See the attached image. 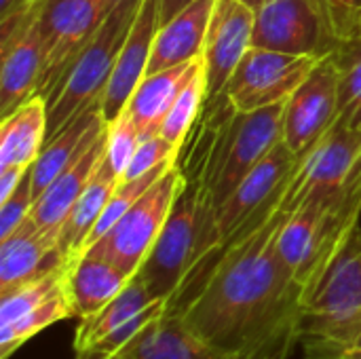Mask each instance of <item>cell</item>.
<instances>
[{"instance_id":"32","label":"cell","mask_w":361,"mask_h":359,"mask_svg":"<svg viewBox=\"0 0 361 359\" xmlns=\"http://www.w3.org/2000/svg\"><path fill=\"white\" fill-rule=\"evenodd\" d=\"M32 207H34V197H32L30 174H27L19 184V188L4 203H0V241L13 235L30 218Z\"/></svg>"},{"instance_id":"19","label":"cell","mask_w":361,"mask_h":359,"mask_svg":"<svg viewBox=\"0 0 361 359\" xmlns=\"http://www.w3.org/2000/svg\"><path fill=\"white\" fill-rule=\"evenodd\" d=\"M0 118L36 95L42 72V36L38 19L15 40L0 47Z\"/></svg>"},{"instance_id":"29","label":"cell","mask_w":361,"mask_h":359,"mask_svg":"<svg viewBox=\"0 0 361 359\" xmlns=\"http://www.w3.org/2000/svg\"><path fill=\"white\" fill-rule=\"evenodd\" d=\"M173 163H167V165H163V167H157V169H152V171H148V174H144V176H140V178H133V180H121L118 182V186L114 188V193H112V197H110V201H108V205L104 207V214H102V218H99V222L95 224V229H93V233H91V237H89V241H87V248H85V252L95 243V241H99L144 195H146V190L171 167Z\"/></svg>"},{"instance_id":"25","label":"cell","mask_w":361,"mask_h":359,"mask_svg":"<svg viewBox=\"0 0 361 359\" xmlns=\"http://www.w3.org/2000/svg\"><path fill=\"white\" fill-rule=\"evenodd\" d=\"M157 303H163V300L154 298L148 292V288L144 286V281L137 275H133L131 281L123 288V292L118 296H114L106 307H102L97 313L89 315L85 320H78L74 349L99 341L102 336L125 326L127 322H131L133 317H137L140 313H144L146 309H150Z\"/></svg>"},{"instance_id":"14","label":"cell","mask_w":361,"mask_h":359,"mask_svg":"<svg viewBox=\"0 0 361 359\" xmlns=\"http://www.w3.org/2000/svg\"><path fill=\"white\" fill-rule=\"evenodd\" d=\"M161 23V0H140L133 23L123 40L114 72L99 102V110L106 123L114 121L125 110L131 93L146 76Z\"/></svg>"},{"instance_id":"13","label":"cell","mask_w":361,"mask_h":359,"mask_svg":"<svg viewBox=\"0 0 361 359\" xmlns=\"http://www.w3.org/2000/svg\"><path fill=\"white\" fill-rule=\"evenodd\" d=\"M361 157L360 129L343 118L300 159L296 171V197H328L334 195L351 176Z\"/></svg>"},{"instance_id":"27","label":"cell","mask_w":361,"mask_h":359,"mask_svg":"<svg viewBox=\"0 0 361 359\" xmlns=\"http://www.w3.org/2000/svg\"><path fill=\"white\" fill-rule=\"evenodd\" d=\"M205 106H207V76H205V63L201 59L197 72L192 74V78L186 83V87L180 91L173 106L169 108L161 125V135L173 142L176 146L184 148Z\"/></svg>"},{"instance_id":"33","label":"cell","mask_w":361,"mask_h":359,"mask_svg":"<svg viewBox=\"0 0 361 359\" xmlns=\"http://www.w3.org/2000/svg\"><path fill=\"white\" fill-rule=\"evenodd\" d=\"M332 11V17L343 34V38H351L361 30V0H324Z\"/></svg>"},{"instance_id":"39","label":"cell","mask_w":361,"mask_h":359,"mask_svg":"<svg viewBox=\"0 0 361 359\" xmlns=\"http://www.w3.org/2000/svg\"><path fill=\"white\" fill-rule=\"evenodd\" d=\"M127 0H106V6H108V11H114L116 6H121V4H125Z\"/></svg>"},{"instance_id":"37","label":"cell","mask_w":361,"mask_h":359,"mask_svg":"<svg viewBox=\"0 0 361 359\" xmlns=\"http://www.w3.org/2000/svg\"><path fill=\"white\" fill-rule=\"evenodd\" d=\"M343 359H361V347H351L345 355H343Z\"/></svg>"},{"instance_id":"23","label":"cell","mask_w":361,"mask_h":359,"mask_svg":"<svg viewBox=\"0 0 361 359\" xmlns=\"http://www.w3.org/2000/svg\"><path fill=\"white\" fill-rule=\"evenodd\" d=\"M49 129L47 99L32 95L11 114L0 118V171L8 167H32L38 159Z\"/></svg>"},{"instance_id":"38","label":"cell","mask_w":361,"mask_h":359,"mask_svg":"<svg viewBox=\"0 0 361 359\" xmlns=\"http://www.w3.org/2000/svg\"><path fill=\"white\" fill-rule=\"evenodd\" d=\"M241 2H245L247 6H252V8L256 11V8H260L262 4H267L269 0H241Z\"/></svg>"},{"instance_id":"5","label":"cell","mask_w":361,"mask_h":359,"mask_svg":"<svg viewBox=\"0 0 361 359\" xmlns=\"http://www.w3.org/2000/svg\"><path fill=\"white\" fill-rule=\"evenodd\" d=\"M283 106L252 112L228 110L201 157V180L214 207L283 140Z\"/></svg>"},{"instance_id":"12","label":"cell","mask_w":361,"mask_h":359,"mask_svg":"<svg viewBox=\"0 0 361 359\" xmlns=\"http://www.w3.org/2000/svg\"><path fill=\"white\" fill-rule=\"evenodd\" d=\"M256 11L241 0H216L203 63L207 76V106L224 99L226 85L252 47Z\"/></svg>"},{"instance_id":"24","label":"cell","mask_w":361,"mask_h":359,"mask_svg":"<svg viewBox=\"0 0 361 359\" xmlns=\"http://www.w3.org/2000/svg\"><path fill=\"white\" fill-rule=\"evenodd\" d=\"M118 182H121V178L112 171V167L108 165V161L104 157L95 176L87 184V188L82 190V195L78 197V201L74 203L72 212L68 214V218L61 226L59 254H61L63 264H70L72 260H76L78 256L85 254L87 241H89L95 224L99 222L104 207L108 205Z\"/></svg>"},{"instance_id":"3","label":"cell","mask_w":361,"mask_h":359,"mask_svg":"<svg viewBox=\"0 0 361 359\" xmlns=\"http://www.w3.org/2000/svg\"><path fill=\"white\" fill-rule=\"evenodd\" d=\"M137 6L140 0H127L110 11L85 49L70 61L63 76L47 97V140L55 138L87 110L99 106Z\"/></svg>"},{"instance_id":"36","label":"cell","mask_w":361,"mask_h":359,"mask_svg":"<svg viewBox=\"0 0 361 359\" xmlns=\"http://www.w3.org/2000/svg\"><path fill=\"white\" fill-rule=\"evenodd\" d=\"M192 0H161V19L167 21L171 19L178 11H182L186 4H190Z\"/></svg>"},{"instance_id":"40","label":"cell","mask_w":361,"mask_h":359,"mask_svg":"<svg viewBox=\"0 0 361 359\" xmlns=\"http://www.w3.org/2000/svg\"><path fill=\"white\" fill-rule=\"evenodd\" d=\"M355 345H357V347H361V334H360V339L355 341ZM355 345H353V347H355Z\"/></svg>"},{"instance_id":"11","label":"cell","mask_w":361,"mask_h":359,"mask_svg":"<svg viewBox=\"0 0 361 359\" xmlns=\"http://www.w3.org/2000/svg\"><path fill=\"white\" fill-rule=\"evenodd\" d=\"M338 118V72L332 55L319 59L283 106V142L302 159Z\"/></svg>"},{"instance_id":"26","label":"cell","mask_w":361,"mask_h":359,"mask_svg":"<svg viewBox=\"0 0 361 359\" xmlns=\"http://www.w3.org/2000/svg\"><path fill=\"white\" fill-rule=\"evenodd\" d=\"M70 317H76V313H74V305L66 286L51 298L21 311L11 322L0 324V359H8L11 355H15L36 334Z\"/></svg>"},{"instance_id":"16","label":"cell","mask_w":361,"mask_h":359,"mask_svg":"<svg viewBox=\"0 0 361 359\" xmlns=\"http://www.w3.org/2000/svg\"><path fill=\"white\" fill-rule=\"evenodd\" d=\"M110 359H237L203 341L169 307Z\"/></svg>"},{"instance_id":"34","label":"cell","mask_w":361,"mask_h":359,"mask_svg":"<svg viewBox=\"0 0 361 359\" xmlns=\"http://www.w3.org/2000/svg\"><path fill=\"white\" fill-rule=\"evenodd\" d=\"M32 167H8L0 171V203H4L23 182Z\"/></svg>"},{"instance_id":"31","label":"cell","mask_w":361,"mask_h":359,"mask_svg":"<svg viewBox=\"0 0 361 359\" xmlns=\"http://www.w3.org/2000/svg\"><path fill=\"white\" fill-rule=\"evenodd\" d=\"M182 154V148L176 146L173 142H169L167 138H163L161 133L144 138L123 176V180H133L140 178L157 167H163L167 163H176Z\"/></svg>"},{"instance_id":"17","label":"cell","mask_w":361,"mask_h":359,"mask_svg":"<svg viewBox=\"0 0 361 359\" xmlns=\"http://www.w3.org/2000/svg\"><path fill=\"white\" fill-rule=\"evenodd\" d=\"M63 264L59 243L30 218L0 241V296Z\"/></svg>"},{"instance_id":"30","label":"cell","mask_w":361,"mask_h":359,"mask_svg":"<svg viewBox=\"0 0 361 359\" xmlns=\"http://www.w3.org/2000/svg\"><path fill=\"white\" fill-rule=\"evenodd\" d=\"M142 131L133 123V118L123 110L114 121L108 123L106 129V161L112 167V171L123 180L140 142H142Z\"/></svg>"},{"instance_id":"1","label":"cell","mask_w":361,"mask_h":359,"mask_svg":"<svg viewBox=\"0 0 361 359\" xmlns=\"http://www.w3.org/2000/svg\"><path fill=\"white\" fill-rule=\"evenodd\" d=\"M296 203L294 174L281 205L256 229L207 254L167 305L233 358L288 359L300 345L307 298L277 252L279 229Z\"/></svg>"},{"instance_id":"18","label":"cell","mask_w":361,"mask_h":359,"mask_svg":"<svg viewBox=\"0 0 361 359\" xmlns=\"http://www.w3.org/2000/svg\"><path fill=\"white\" fill-rule=\"evenodd\" d=\"M214 4L216 0H192L171 19L161 23L146 74L167 70L203 55Z\"/></svg>"},{"instance_id":"6","label":"cell","mask_w":361,"mask_h":359,"mask_svg":"<svg viewBox=\"0 0 361 359\" xmlns=\"http://www.w3.org/2000/svg\"><path fill=\"white\" fill-rule=\"evenodd\" d=\"M343 42L324 0H269L256 8L252 47L324 59Z\"/></svg>"},{"instance_id":"8","label":"cell","mask_w":361,"mask_h":359,"mask_svg":"<svg viewBox=\"0 0 361 359\" xmlns=\"http://www.w3.org/2000/svg\"><path fill=\"white\" fill-rule=\"evenodd\" d=\"M300 159L281 140L216 207L220 245L262 224L283 201ZM218 245V248H220Z\"/></svg>"},{"instance_id":"22","label":"cell","mask_w":361,"mask_h":359,"mask_svg":"<svg viewBox=\"0 0 361 359\" xmlns=\"http://www.w3.org/2000/svg\"><path fill=\"white\" fill-rule=\"evenodd\" d=\"M201 59H203V55L199 59L146 74L140 80V85L131 93L125 110L133 118V123L140 127L142 138L161 133V125H163L169 108L173 106L180 91L186 87V83L197 72Z\"/></svg>"},{"instance_id":"35","label":"cell","mask_w":361,"mask_h":359,"mask_svg":"<svg viewBox=\"0 0 361 359\" xmlns=\"http://www.w3.org/2000/svg\"><path fill=\"white\" fill-rule=\"evenodd\" d=\"M42 0H0V21L36 8Z\"/></svg>"},{"instance_id":"7","label":"cell","mask_w":361,"mask_h":359,"mask_svg":"<svg viewBox=\"0 0 361 359\" xmlns=\"http://www.w3.org/2000/svg\"><path fill=\"white\" fill-rule=\"evenodd\" d=\"M184 184L186 174L176 161L146 190V195L87 252L108 258L133 277L146 260L159 233L163 231Z\"/></svg>"},{"instance_id":"21","label":"cell","mask_w":361,"mask_h":359,"mask_svg":"<svg viewBox=\"0 0 361 359\" xmlns=\"http://www.w3.org/2000/svg\"><path fill=\"white\" fill-rule=\"evenodd\" d=\"M106 125L108 123L99 106H95L87 110L85 114H80L74 123H70L55 138L44 142L38 159L34 161L30 169V188H32L34 201L40 193H44V188L61 171H66L80 157V152L106 129Z\"/></svg>"},{"instance_id":"10","label":"cell","mask_w":361,"mask_h":359,"mask_svg":"<svg viewBox=\"0 0 361 359\" xmlns=\"http://www.w3.org/2000/svg\"><path fill=\"white\" fill-rule=\"evenodd\" d=\"M106 0H44L40 11L42 72L36 93L51 95L70 61L108 17Z\"/></svg>"},{"instance_id":"20","label":"cell","mask_w":361,"mask_h":359,"mask_svg":"<svg viewBox=\"0 0 361 359\" xmlns=\"http://www.w3.org/2000/svg\"><path fill=\"white\" fill-rule=\"evenodd\" d=\"M129 281V273L93 252H85L66 264V286L74 305L76 320H85L97 313L114 296H118Z\"/></svg>"},{"instance_id":"2","label":"cell","mask_w":361,"mask_h":359,"mask_svg":"<svg viewBox=\"0 0 361 359\" xmlns=\"http://www.w3.org/2000/svg\"><path fill=\"white\" fill-rule=\"evenodd\" d=\"M218 245L220 231L216 224V207L205 193L201 171L195 176L186 174V184L135 275L154 298L169 305L199 262Z\"/></svg>"},{"instance_id":"15","label":"cell","mask_w":361,"mask_h":359,"mask_svg":"<svg viewBox=\"0 0 361 359\" xmlns=\"http://www.w3.org/2000/svg\"><path fill=\"white\" fill-rule=\"evenodd\" d=\"M108 129V125H106ZM106 129L80 152V157L61 171L47 188L40 193L34 201V207L30 212V220L49 237H53L59 243L61 226L72 212L74 203L95 176L97 167L102 165L106 157Z\"/></svg>"},{"instance_id":"9","label":"cell","mask_w":361,"mask_h":359,"mask_svg":"<svg viewBox=\"0 0 361 359\" xmlns=\"http://www.w3.org/2000/svg\"><path fill=\"white\" fill-rule=\"evenodd\" d=\"M317 61L313 57L250 47L226 85L224 99L237 112L286 104Z\"/></svg>"},{"instance_id":"41","label":"cell","mask_w":361,"mask_h":359,"mask_svg":"<svg viewBox=\"0 0 361 359\" xmlns=\"http://www.w3.org/2000/svg\"><path fill=\"white\" fill-rule=\"evenodd\" d=\"M357 129H360V133H361V121H360V123H357Z\"/></svg>"},{"instance_id":"28","label":"cell","mask_w":361,"mask_h":359,"mask_svg":"<svg viewBox=\"0 0 361 359\" xmlns=\"http://www.w3.org/2000/svg\"><path fill=\"white\" fill-rule=\"evenodd\" d=\"M332 59L338 72V118L357 127L361 121V30L332 53Z\"/></svg>"},{"instance_id":"4","label":"cell","mask_w":361,"mask_h":359,"mask_svg":"<svg viewBox=\"0 0 361 359\" xmlns=\"http://www.w3.org/2000/svg\"><path fill=\"white\" fill-rule=\"evenodd\" d=\"M361 334V231L338 256L305 311L307 359H343Z\"/></svg>"}]
</instances>
